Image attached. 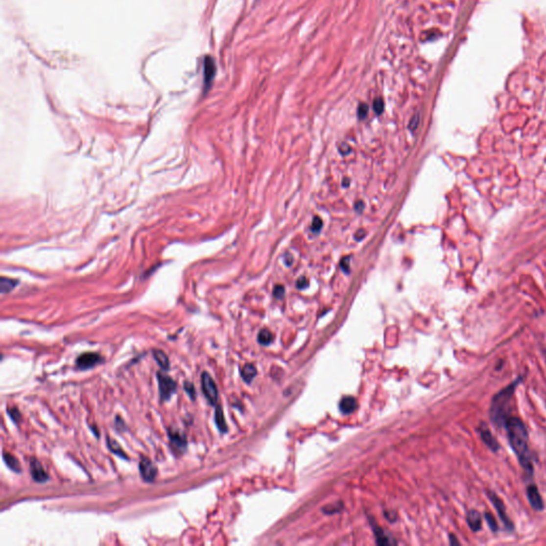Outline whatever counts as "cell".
<instances>
[{"mask_svg":"<svg viewBox=\"0 0 546 546\" xmlns=\"http://www.w3.org/2000/svg\"><path fill=\"white\" fill-rule=\"evenodd\" d=\"M478 431L480 433V437H481V440L483 441V443L487 445L492 451L496 452L499 449V443L497 442V440L492 434L491 430L488 428V426H485L484 424H481V426L478 428Z\"/></svg>","mask_w":546,"mask_h":546,"instance_id":"obj_9","label":"cell"},{"mask_svg":"<svg viewBox=\"0 0 546 546\" xmlns=\"http://www.w3.org/2000/svg\"><path fill=\"white\" fill-rule=\"evenodd\" d=\"M355 208L356 209L357 212H362V209L364 208V204H363V202H357V203L356 204V205H355Z\"/></svg>","mask_w":546,"mask_h":546,"instance_id":"obj_35","label":"cell"},{"mask_svg":"<svg viewBox=\"0 0 546 546\" xmlns=\"http://www.w3.org/2000/svg\"><path fill=\"white\" fill-rule=\"evenodd\" d=\"M107 445H108V448H109L113 453H116V454L119 455V457H121V458L128 459V457L125 454V452H124V451L122 449V447L119 446V444H118L115 440L109 439V437H108V439H107Z\"/></svg>","mask_w":546,"mask_h":546,"instance_id":"obj_20","label":"cell"},{"mask_svg":"<svg viewBox=\"0 0 546 546\" xmlns=\"http://www.w3.org/2000/svg\"><path fill=\"white\" fill-rule=\"evenodd\" d=\"M368 110H369V108H368V106L366 105V104H361V105H359L358 110H357L358 118H359V119H364V118H366V116H367V113H368Z\"/></svg>","mask_w":546,"mask_h":546,"instance_id":"obj_29","label":"cell"},{"mask_svg":"<svg viewBox=\"0 0 546 546\" xmlns=\"http://www.w3.org/2000/svg\"><path fill=\"white\" fill-rule=\"evenodd\" d=\"M201 381H202V391L204 396L207 398L209 404L214 405L218 401V388L217 385H215L214 381L213 380V378L209 376L208 373L202 374Z\"/></svg>","mask_w":546,"mask_h":546,"instance_id":"obj_5","label":"cell"},{"mask_svg":"<svg viewBox=\"0 0 546 546\" xmlns=\"http://www.w3.org/2000/svg\"><path fill=\"white\" fill-rule=\"evenodd\" d=\"M349 262H350V257H347V259H344L343 261H341V267H343V269L347 272H349V269H350Z\"/></svg>","mask_w":546,"mask_h":546,"instance_id":"obj_32","label":"cell"},{"mask_svg":"<svg viewBox=\"0 0 546 546\" xmlns=\"http://www.w3.org/2000/svg\"><path fill=\"white\" fill-rule=\"evenodd\" d=\"M286 256L288 257V259H287V265H288V266H290L291 263H292V256H291L290 254H287Z\"/></svg>","mask_w":546,"mask_h":546,"instance_id":"obj_37","label":"cell"},{"mask_svg":"<svg viewBox=\"0 0 546 546\" xmlns=\"http://www.w3.org/2000/svg\"><path fill=\"white\" fill-rule=\"evenodd\" d=\"M505 428L507 429L510 445L517 454L520 464L528 474H532L533 466L528 446L529 436L525 424L518 417L510 416L505 424Z\"/></svg>","mask_w":546,"mask_h":546,"instance_id":"obj_1","label":"cell"},{"mask_svg":"<svg viewBox=\"0 0 546 546\" xmlns=\"http://www.w3.org/2000/svg\"><path fill=\"white\" fill-rule=\"evenodd\" d=\"M343 145H344L343 148L339 147L340 153H341V154H348V153H349V152H350V147H349V145H347V144H343Z\"/></svg>","mask_w":546,"mask_h":546,"instance_id":"obj_34","label":"cell"},{"mask_svg":"<svg viewBox=\"0 0 546 546\" xmlns=\"http://www.w3.org/2000/svg\"><path fill=\"white\" fill-rule=\"evenodd\" d=\"M169 437H170L171 446L174 451L179 452H184L186 451V447H187V441H186V437L181 433V432L175 430H170Z\"/></svg>","mask_w":546,"mask_h":546,"instance_id":"obj_10","label":"cell"},{"mask_svg":"<svg viewBox=\"0 0 546 546\" xmlns=\"http://www.w3.org/2000/svg\"><path fill=\"white\" fill-rule=\"evenodd\" d=\"M153 356L156 359V362L159 364V366L161 367V369L164 370H167L170 367V361H169V357L166 356V353L161 350L158 349H155L153 351Z\"/></svg>","mask_w":546,"mask_h":546,"instance_id":"obj_15","label":"cell"},{"mask_svg":"<svg viewBox=\"0 0 546 546\" xmlns=\"http://www.w3.org/2000/svg\"><path fill=\"white\" fill-rule=\"evenodd\" d=\"M419 122H421V117H419L418 113H416V115L414 116V117L412 118L411 121H410V125H409L410 129H411V130H415V129L418 127Z\"/></svg>","mask_w":546,"mask_h":546,"instance_id":"obj_30","label":"cell"},{"mask_svg":"<svg viewBox=\"0 0 546 546\" xmlns=\"http://www.w3.org/2000/svg\"><path fill=\"white\" fill-rule=\"evenodd\" d=\"M214 74H215L214 62L213 61V59L207 58L205 60V82H206V86H208L209 83H211Z\"/></svg>","mask_w":546,"mask_h":546,"instance_id":"obj_19","label":"cell"},{"mask_svg":"<svg viewBox=\"0 0 546 546\" xmlns=\"http://www.w3.org/2000/svg\"><path fill=\"white\" fill-rule=\"evenodd\" d=\"M487 494H488V496H489L490 500H491L492 502H493V505H494V507H495V509H496V511H497V513H499V517L500 518L501 522L503 523V525H505L506 529L509 530V531L513 530V529H514L513 522L511 521V519L509 518V515H508V513H507V510H506L505 503H503V501L501 500L500 497H499V495H497V494L495 493V492H492V491H489V490L487 491Z\"/></svg>","mask_w":546,"mask_h":546,"instance_id":"obj_3","label":"cell"},{"mask_svg":"<svg viewBox=\"0 0 546 546\" xmlns=\"http://www.w3.org/2000/svg\"><path fill=\"white\" fill-rule=\"evenodd\" d=\"M274 336L272 334V332L270 331L268 329H262L260 331L259 336H257V340H259V343L262 346H268L270 345L273 341Z\"/></svg>","mask_w":546,"mask_h":546,"instance_id":"obj_18","label":"cell"},{"mask_svg":"<svg viewBox=\"0 0 546 546\" xmlns=\"http://www.w3.org/2000/svg\"><path fill=\"white\" fill-rule=\"evenodd\" d=\"M527 497L533 510H536V511H542L544 509V501L538 488L535 484H531L527 488Z\"/></svg>","mask_w":546,"mask_h":546,"instance_id":"obj_8","label":"cell"},{"mask_svg":"<svg viewBox=\"0 0 546 546\" xmlns=\"http://www.w3.org/2000/svg\"><path fill=\"white\" fill-rule=\"evenodd\" d=\"M240 374H241L243 381L249 384L253 381V379L256 377L257 369L253 364H245L241 368V370H240Z\"/></svg>","mask_w":546,"mask_h":546,"instance_id":"obj_14","label":"cell"},{"mask_svg":"<svg viewBox=\"0 0 546 546\" xmlns=\"http://www.w3.org/2000/svg\"><path fill=\"white\" fill-rule=\"evenodd\" d=\"M3 460L5 462V464H7L13 472H16V473L22 472V466H21L20 461L17 460V458H15L13 454H11L9 452H4L3 453Z\"/></svg>","mask_w":546,"mask_h":546,"instance_id":"obj_16","label":"cell"},{"mask_svg":"<svg viewBox=\"0 0 546 546\" xmlns=\"http://www.w3.org/2000/svg\"><path fill=\"white\" fill-rule=\"evenodd\" d=\"M100 362H101V357L99 355H97V353L87 352V353H83V355H81L77 358L76 366L78 369L85 370V369L95 367V366L99 364Z\"/></svg>","mask_w":546,"mask_h":546,"instance_id":"obj_6","label":"cell"},{"mask_svg":"<svg viewBox=\"0 0 546 546\" xmlns=\"http://www.w3.org/2000/svg\"><path fill=\"white\" fill-rule=\"evenodd\" d=\"M357 409V401L355 397H352V396H347V397H344L343 399L340 400L339 403V411L346 414H351L355 412Z\"/></svg>","mask_w":546,"mask_h":546,"instance_id":"obj_13","label":"cell"},{"mask_svg":"<svg viewBox=\"0 0 546 546\" xmlns=\"http://www.w3.org/2000/svg\"><path fill=\"white\" fill-rule=\"evenodd\" d=\"M484 518H485V520H487L488 525H489V527L491 528V530H492V531H497V530H499V524H497V522H496V520H495V518H494V515H493V514L490 513V512H485V513H484Z\"/></svg>","mask_w":546,"mask_h":546,"instance_id":"obj_22","label":"cell"},{"mask_svg":"<svg viewBox=\"0 0 546 546\" xmlns=\"http://www.w3.org/2000/svg\"><path fill=\"white\" fill-rule=\"evenodd\" d=\"M466 521L472 531L477 532L481 529L482 519H481V515H480V513L477 511V510H470L466 514Z\"/></svg>","mask_w":546,"mask_h":546,"instance_id":"obj_12","label":"cell"},{"mask_svg":"<svg viewBox=\"0 0 546 546\" xmlns=\"http://www.w3.org/2000/svg\"><path fill=\"white\" fill-rule=\"evenodd\" d=\"M184 388H185V391L187 392V394L189 395V397H190L192 400H194V399H195V389H194V386L192 385V383H190V382H185V384H184Z\"/></svg>","mask_w":546,"mask_h":546,"instance_id":"obj_25","label":"cell"},{"mask_svg":"<svg viewBox=\"0 0 546 546\" xmlns=\"http://www.w3.org/2000/svg\"><path fill=\"white\" fill-rule=\"evenodd\" d=\"M521 382V378L514 382L510 383L509 385L505 388H502L500 392L497 393L493 399H492V404L490 407V417L491 421L497 428H501L505 426L507 419L510 417V405H511V400L514 395L515 389H517L519 383Z\"/></svg>","mask_w":546,"mask_h":546,"instance_id":"obj_2","label":"cell"},{"mask_svg":"<svg viewBox=\"0 0 546 546\" xmlns=\"http://www.w3.org/2000/svg\"><path fill=\"white\" fill-rule=\"evenodd\" d=\"M309 280L307 278H304V277H301L297 281V287L299 288V289H302V288H307L309 286Z\"/></svg>","mask_w":546,"mask_h":546,"instance_id":"obj_31","label":"cell"},{"mask_svg":"<svg viewBox=\"0 0 546 546\" xmlns=\"http://www.w3.org/2000/svg\"><path fill=\"white\" fill-rule=\"evenodd\" d=\"M140 474L144 481L153 482L157 476V467L149 459L143 458L140 462Z\"/></svg>","mask_w":546,"mask_h":546,"instance_id":"obj_7","label":"cell"},{"mask_svg":"<svg viewBox=\"0 0 546 546\" xmlns=\"http://www.w3.org/2000/svg\"><path fill=\"white\" fill-rule=\"evenodd\" d=\"M214 422L215 425H217L218 429L221 432H226L227 431V425L225 422V418H224V414H223V410H222V407L220 405L217 406V409H215V413H214Z\"/></svg>","mask_w":546,"mask_h":546,"instance_id":"obj_17","label":"cell"},{"mask_svg":"<svg viewBox=\"0 0 546 546\" xmlns=\"http://www.w3.org/2000/svg\"><path fill=\"white\" fill-rule=\"evenodd\" d=\"M30 472H31V476L34 481L45 482L48 480V474L45 472L43 466L41 465L38 460L32 459L31 462H30Z\"/></svg>","mask_w":546,"mask_h":546,"instance_id":"obj_11","label":"cell"},{"mask_svg":"<svg viewBox=\"0 0 546 546\" xmlns=\"http://www.w3.org/2000/svg\"><path fill=\"white\" fill-rule=\"evenodd\" d=\"M273 295L275 298L278 299H282L284 298L285 295V288L283 287V285H277L274 287V290H273Z\"/></svg>","mask_w":546,"mask_h":546,"instance_id":"obj_27","label":"cell"},{"mask_svg":"<svg viewBox=\"0 0 546 546\" xmlns=\"http://www.w3.org/2000/svg\"><path fill=\"white\" fill-rule=\"evenodd\" d=\"M374 109L375 111L378 113V115H381L384 110V103L381 98H377L374 101Z\"/></svg>","mask_w":546,"mask_h":546,"instance_id":"obj_26","label":"cell"},{"mask_svg":"<svg viewBox=\"0 0 546 546\" xmlns=\"http://www.w3.org/2000/svg\"><path fill=\"white\" fill-rule=\"evenodd\" d=\"M256 1H259V0H256Z\"/></svg>","mask_w":546,"mask_h":546,"instance_id":"obj_38","label":"cell"},{"mask_svg":"<svg viewBox=\"0 0 546 546\" xmlns=\"http://www.w3.org/2000/svg\"><path fill=\"white\" fill-rule=\"evenodd\" d=\"M157 379L161 400L167 401L174 395V393L176 392V382L171 377L164 373H158Z\"/></svg>","mask_w":546,"mask_h":546,"instance_id":"obj_4","label":"cell"},{"mask_svg":"<svg viewBox=\"0 0 546 546\" xmlns=\"http://www.w3.org/2000/svg\"><path fill=\"white\" fill-rule=\"evenodd\" d=\"M375 532H376V536H377V542L378 543H379V544H388L389 543V540L383 533L382 528L375 526Z\"/></svg>","mask_w":546,"mask_h":546,"instance_id":"obj_23","label":"cell"},{"mask_svg":"<svg viewBox=\"0 0 546 546\" xmlns=\"http://www.w3.org/2000/svg\"><path fill=\"white\" fill-rule=\"evenodd\" d=\"M364 237H365V231L364 230H359V231L356 232V240H361Z\"/></svg>","mask_w":546,"mask_h":546,"instance_id":"obj_33","label":"cell"},{"mask_svg":"<svg viewBox=\"0 0 546 546\" xmlns=\"http://www.w3.org/2000/svg\"><path fill=\"white\" fill-rule=\"evenodd\" d=\"M449 540H451V544H452V545L460 544V542L458 541L457 538H455L453 535H451V538H449Z\"/></svg>","mask_w":546,"mask_h":546,"instance_id":"obj_36","label":"cell"},{"mask_svg":"<svg viewBox=\"0 0 546 546\" xmlns=\"http://www.w3.org/2000/svg\"><path fill=\"white\" fill-rule=\"evenodd\" d=\"M321 227H322V220L319 217H315L313 222H311V227H310L311 231H313L315 234H317L320 232Z\"/></svg>","mask_w":546,"mask_h":546,"instance_id":"obj_24","label":"cell"},{"mask_svg":"<svg viewBox=\"0 0 546 546\" xmlns=\"http://www.w3.org/2000/svg\"><path fill=\"white\" fill-rule=\"evenodd\" d=\"M344 505L341 502H334L331 503V505H328L326 507L322 508V512L325 514H334V513H337L339 512L340 510H343Z\"/></svg>","mask_w":546,"mask_h":546,"instance_id":"obj_21","label":"cell"},{"mask_svg":"<svg viewBox=\"0 0 546 546\" xmlns=\"http://www.w3.org/2000/svg\"><path fill=\"white\" fill-rule=\"evenodd\" d=\"M8 413H9V415L11 416V418L13 419L15 423L21 422L22 415H21V413H20L19 410H17V409H10V410H8Z\"/></svg>","mask_w":546,"mask_h":546,"instance_id":"obj_28","label":"cell"}]
</instances>
